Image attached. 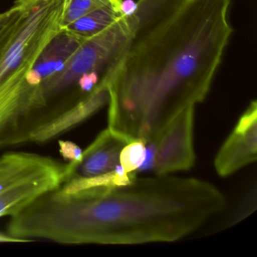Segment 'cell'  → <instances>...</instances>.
<instances>
[{
    "label": "cell",
    "instance_id": "obj_1",
    "mask_svg": "<svg viewBox=\"0 0 257 257\" xmlns=\"http://www.w3.org/2000/svg\"><path fill=\"white\" fill-rule=\"evenodd\" d=\"M231 0H138L132 38L107 83L108 128L153 142L189 106L204 101L233 30Z\"/></svg>",
    "mask_w": 257,
    "mask_h": 257
},
{
    "label": "cell",
    "instance_id": "obj_14",
    "mask_svg": "<svg viewBox=\"0 0 257 257\" xmlns=\"http://www.w3.org/2000/svg\"><path fill=\"white\" fill-rule=\"evenodd\" d=\"M7 242H31V240H25V239L17 238V237H13L9 234H4L0 232V243H7Z\"/></svg>",
    "mask_w": 257,
    "mask_h": 257
},
{
    "label": "cell",
    "instance_id": "obj_3",
    "mask_svg": "<svg viewBox=\"0 0 257 257\" xmlns=\"http://www.w3.org/2000/svg\"><path fill=\"white\" fill-rule=\"evenodd\" d=\"M65 0H23L17 31L0 52V148L29 143L50 109L28 75L45 48L62 31Z\"/></svg>",
    "mask_w": 257,
    "mask_h": 257
},
{
    "label": "cell",
    "instance_id": "obj_9",
    "mask_svg": "<svg viewBox=\"0 0 257 257\" xmlns=\"http://www.w3.org/2000/svg\"><path fill=\"white\" fill-rule=\"evenodd\" d=\"M121 4H113L97 9L82 16L64 29L82 38L89 39L109 28L124 16Z\"/></svg>",
    "mask_w": 257,
    "mask_h": 257
},
{
    "label": "cell",
    "instance_id": "obj_10",
    "mask_svg": "<svg viewBox=\"0 0 257 257\" xmlns=\"http://www.w3.org/2000/svg\"><path fill=\"white\" fill-rule=\"evenodd\" d=\"M123 0H65L62 16V28L97 9L113 4H120Z\"/></svg>",
    "mask_w": 257,
    "mask_h": 257
},
{
    "label": "cell",
    "instance_id": "obj_11",
    "mask_svg": "<svg viewBox=\"0 0 257 257\" xmlns=\"http://www.w3.org/2000/svg\"><path fill=\"white\" fill-rule=\"evenodd\" d=\"M24 9L23 0H16L10 10L0 13V52L17 31L23 18Z\"/></svg>",
    "mask_w": 257,
    "mask_h": 257
},
{
    "label": "cell",
    "instance_id": "obj_8",
    "mask_svg": "<svg viewBox=\"0 0 257 257\" xmlns=\"http://www.w3.org/2000/svg\"><path fill=\"white\" fill-rule=\"evenodd\" d=\"M108 102L107 87L98 85L80 101L37 129L31 135L29 143L46 144L53 141L91 118Z\"/></svg>",
    "mask_w": 257,
    "mask_h": 257
},
{
    "label": "cell",
    "instance_id": "obj_13",
    "mask_svg": "<svg viewBox=\"0 0 257 257\" xmlns=\"http://www.w3.org/2000/svg\"><path fill=\"white\" fill-rule=\"evenodd\" d=\"M59 153L68 163H78L82 159V150L77 144L69 141H58Z\"/></svg>",
    "mask_w": 257,
    "mask_h": 257
},
{
    "label": "cell",
    "instance_id": "obj_2",
    "mask_svg": "<svg viewBox=\"0 0 257 257\" xmlns=\"http://www.w3.org/2000/svg\"><path fill=\"white\" fill-rule=\"evenodd\" d=\"M222 192L199 179L135 177L121 186L66 193L60 188L30 207L35 238L67 244H141L180 240L225 207Z\"/></svg>",
    "mask_w": 257,
    "mask_h": 257
},
{
    "label": "cell",
    "instance_id": "obj_7",
    "mask_svg": "<svg viewBox=\"0 0 257 257\" xmlns=\"http://www.w3.org/2000/svg\"><path fill=\"white\" fill-rule=\"evenodd\" d=\"M53 158L27 152H10L0 156V195L25 182L67 167Z\"/></svg>",
    "mask_w": 257,
    "mask_h": 257
},
{
    "label": "cell",
    "instance_id": "obj_4",
    "mask_svg": "<svg viewBox=\"0 0 257 257\" xmlns=\"http://www.w3.org/2000/svg\"><path fill=\"white\" fill-rule=\"evenodd\" d=\"M194 115L195 106L182 109L153 141L156 153L153 171L156 175L188 171L195 165Z\"/></svg>",
    "mask_w": 257,
    "mask_h": 257
},
{
    "label": "cell",
    "instance_id": "obj_6",
    "mask_svg": "<svg viewBox=\"0 0 257 257\" xmlns=\"http://www.w3.org/2000/svg\"><path fill=\"white\" fill-rule=\"evenodd\" d=\"M130 141L109 128L102 131L82 152V159L73 163L70 180L91 178L113 172L120 165L121 150ZM67 180V181H68Z\"/></svg>",
    "mask_w": 257,
    "mask_h": 257
},
{
    "label": "cell",
    "instance_id": "obj_5",
    "mask_svg": "<svg viewBox=\"0 0 257 257\" xmlns=\"http://www.w3.org/2000/svg\"><path fill=\"white\" fill-rule=\"evenodd\" d=\"M257 159V103L251 102L242 114L214 159L220 177H228Z\"/></svg>",
    "mask_w": 257,
    "mask_h": 257
},
{
    "label": "cell",
    "instance_id": "obj_12",
    "mask_svg": "<svg viewBox=\"0 0 257 257\" xmlns=\"http://www.w3.org/2000/svg\"><path fill=\"white\" fill-rule=\"evenodd\" d=\"M147 144L142 141H134L126 144L120 153V165L127 174L136 173L146 158Z\"/></svg>",
    "mask_w": 257,
    "mask_h": 257
}]
</instances>
